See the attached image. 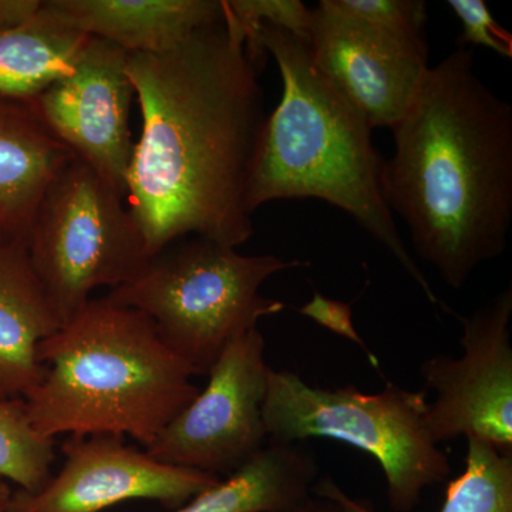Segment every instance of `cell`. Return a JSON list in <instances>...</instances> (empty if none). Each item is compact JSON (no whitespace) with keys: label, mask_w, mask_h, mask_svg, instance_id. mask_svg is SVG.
<instances>
[{"label":"cell","mask_w":512,"mask_h":512,"mask_svg":"<svg viewBox=\"0 0 512 512\" xmlns=\"http://www.w3.org/2000/svg\"><path fill=\"white\" fill-rule=\"evenodd\" d=\"M143 116L127 207L148 258L184 237L237 248L254 235L249 190L266 126L259 70L232 15L173 49L128 55Z\"/></svg>","instance_id":"6da1fadb"},{"label":"cell","mask_w":512,"mask_h":512,"mask_svg":"<svg viewBox=\"0 0 512 512\" xmlns=\"http://www.w3.org/2000/svg\"><path fill=\"white\" fill-rule=\"evenodd\" d=\"M380 188L410 229L417 254L448 286L507 248L512 221V106L458 47L429 67L402 120Z\"/></svg>","instance_id":"7a4b0ae2"},{"label":"cell","mask_w":512,"mask_h":512,"mask_svg":"<svg viewBox=\"0 0 512 512\" xmlns=\"http://www.w3.org/2000/svg\"><path fill=\"white\" fill-rule=\"evenodd\" d=\"M255 60L274 57L281 70V103L266 120L249 190V208L276 200L329 202L348 212L383 245L431 305L448 309L400 237L380 188L383 158L373 128L320 73L306 40L259 25L248 40Z\"/></svg>","instance_id":"3957f363"},{"label":"cell","mask_w":512,"mask_h":512,"mask_svg":"<svg viewBox=\"0 0 512 512\" xmlns=\"http://www.w3.org/2000/svg\"><path fill=\"white\" fill-rule=\"evenodd\" d=\"M42 380L25 397L45 439L131 437L144 450L200 387L144 313L90 299L39 346Z\"/></svg>","instance_id":"277c9868"},{"label":"cell","mask_w":512,"mask_h":512,"mask_svg":"<svg viewBox=\"0 0 512 512\" xmlns=\"http://www.w3.org/2000/svg\"><path fill=\"white\" fill-rule=\"evenodd\" d=\"M305 265L299 259L242 255L212 239L184 237L150 256L107 298L144 313L168 348L195 376H204L232 340L286 308L259 293L266 279Z\"/></svg>","instance_id":"5b68a950"},{"label":"cell","mask_w":512,"mask_h":512,"mask_svg":"<svg viewBox=\"0 0 512 512\" xmlns=\"http://www.w3.org/2000/svg\"><path fill=\"white\" fill-rule=\"evenodd\" d=\"M426 390L389 382L377 393L353 386L322 389L298 373L268 367L262 419L266 437L281 444L329 439L375 458L390 507L413 511L426 488L447 481L450 460L427 430Z\"/></svg>","instance_id":"8992f818"},{"label":"cell","mask_w":512,"mask_h":512,"mask_svg":"<svg viewBox=\"0 0 512 512\" xmlns=\"http://www.w3.org/2000/svg\"><path fill=\"white\" fill-rule=\"evenodd\" d=\"M26 247L62 325L96 289L126 284L148 259L123 195L74 156L43 195Z\"/></svg>","instance_id":"52a82bcc"},{"label":"cell","mask_w":512,"mask_h":512,"mask_svg":"<svg viewBox=\"0 0 512 512\" xmlns=\"http://www.w3.org/2000/svg\"><path fill=\"white\" fill-rule=\"evenodd\" d=\"M265 339L259 329L232 340L207 373L208 382L146 448L168 466L220 477L265 447Z\"/></svg>","instance_id":"ba28073f"},{"label":"cell","mask_w":512,"mask_h":512,"mask_svg":"<svg viewBox=\"0 0 512 512\" xmlns=\"http://www.w3.org/2000/svg\"><path fill=\"white\" fill-rule=\"evenodd\" d=\"M512 289H504L463 325V355H437L420 367L427 404L426 424L434 443L476 437L512 454Z\"/></svg>","instance_id":"9c48e42d"},{"label":"cell","mask_w":512,"mask_h":512,"mask_svg":"<svg viewBox=\"0 0 512 512\" xmlns=\"http://www.w3.org/2000/svg\"><path fill=\"white\" fill-rule=\"evenodd\" d=\"M127 56L120 47L89 37L73 69L29 104L50 133L124 200L134 150L130 110L136 96Z\"/></svg>","instance_id":"30bf717a"},{"label":"cell","mask_w":512,"mask_h":512,"mask_svg":"<svg viewBox=\"0 0 512 512\" xmlns=\"http://www.w3.org/2000/svg\"><path fill=\"white\" fill-rule=\"evenodd\" d=\"M62 450V470L35 493L13 491L8 512H103L131 500L175 510L221 481L215 474L160 463L119 436L70 437Z\"/></svg>","instance_id":"8fae6325"},{"label":"cell","mask_w":512,"mask_h":512,"mask_svg":"<svg viewBox=\"0 0 512 512\" xmlns=\"http://www.w3.org/2000/svg\"><path fill=\"white\" fill-rule=\"evenodd\" d=\"M309 49L316 67L367 121L392 130L429 69L424 36L389 32L323 8L312 9Z\"/></svg>","instance_id":"7c38bea8"},{"label":"cell","mask_w":512,"mask_h":512,"mask_svg":"<svg viewBox=\"0 0 512 512\" xmlns=\"http://www.w3.org/2000/svg\"><path fill=\"white\" fill-rule=\"evenodd\" d=\"M47 9L83 35L153 55L227 16V0H49Z\"/></svg>","instance_id":"4fadbf2b"},{"label":"cell","mask_w":512,"mask_h":512,"mask_svg":"<svg viewBox=\"0 0 512 512\" xmlns=\"http://www.w3.org/2000/svg\"><path fill=\"white\" fill-rule=\"evenodd\" d=\"M60 326L25 242L0 244V400L25 399L40 383V343Z\"/></svg>","instance_id":"5bb4252c"},{"label":"cell","mask_w":512,"mask_h":512,"mask_svg":"<svg viewBox=\"0 0 512 512\" xmlns=\"http://www.w3.org/2000/svg\"><path fill=\"white\" fill-rule=\"evenodd\" d=\"M72 157L32 106L0 103V244H26L43 195Z\"/></svg>","instance_id":"9a60e30c"},{"label":"cell","mask_w":512,"mask_h":512,"mask_svg":"<svg viewBox=\"0 0 512 512\" xmlns=\"http://www.w3.org/2000/svg\"><path fill=\"white\" fill-rule=\"evenodd\" d=\"M316 474L311 453L269 441L227 480L173 512H288L311 495Z\"/></svg>","instance_id":"2e32d148"},{"label":"cell","mask_w":512,"mask_h":512,"mask_svg":"<svg viewBox=\"0 0 512 512\" xmlns=\"http://www.w3.org/2000/svg\"><path fill=\"white\" fill-rule=\"evenodd\" d=\"M89 37L43 2L29 22L0 30V103L32 104L73 69Z\"/></svg>","instance_id":"e0dca14e"},{"label":"cell","mask_w":512,"mask_h":512,"mask_svg":"<svg viewBox=\"0 0 512 512\" xmlns=\"http://www.w3.org/2000/svg\"><path fill=\"white\" fill-rule=\"evenodd\" d=\"M440 512H512V454L468 437L466 468L447 484Z\"/></svg>","instance_id":"ac0fdd59"},{"label":"cell","mask_w":512,"mask_h":512,"mask_svg":"<svg viewBox=\"0 0 512 512\" xmlns=\"http://www.w3.org/2000/svg\"><path fill=\"white\" fill-rule=\"evenodd\" d=\"M53 461V440L37 433L25 400H0V478L35 493L52 477Z\"/></svg>","instance_id":"d6986e66"},{"label":"cell","mask_w":512,"mask_h":512,"mask_svg":"<svg viewBox=\"0 0 512 512\" xmlns=\"http://www.w3.org/2000/svg\"><path fill=\"white\" fill-rule=\"evenodd\" d=\"M323 8L406 36H424L427 5L423 0H322Z\"/></svg>","instance_id":"ffe728a7"},{"label":"cell","mask_w":512,"mask_h":512,"mask_svg":"<svg viewBox=\"0 0 512 512\" xmlns=\"http://www.w3.org/2000/svg\"><path fill=\"white\" fill-rule=\"evenodd\" d=\"M228 8L244 30L247 42L259 25L284 29L309 42L312 9L299 0H227Z\"/></svg>","instance_id":"44dd1931"},{"label":"cell","mask_w":512,"mask_h":512,"mask_svg":"<svg viewBox=\"0 0 512 512\" xmlns=\"http://www.w3.org/2000/svg\"><path fill=\"white\" fill-rule=\"evenodd\" d=\"M447 5L463 26L458 47L483 46L511 59L512 36L495 22L484 0H448Z\"/></svg>","instance_id":"7402d4cb"},{"label":"cell","mask_w":512,"mask_h":512,"mask_svg":"<svg viewBox=\"0 0 512 512\" xmlns=\"http://www.w3.org/2000/svg\"><path fill=\"white\" fill-rule=\"evenodd\" d=\"M299 313L305 318L313 320L318 323L322 328L342 336V338L350 340L363 350V353L369 359L370 365L379 369L380 362L375 353L369 346L366 345L365 340L359 335L353 323L352 306L350 303L339 301V299H330L328 296L322 295L320 292L313 293L311 301L305 303Z\"/></svg>","instance_id":"603a6c76"},{"label":"cell","mask_w":512,"mask_h":512,"mask_svg":"<svg viewBox=\"0 0 512 512\" xmlns=\"http://www.w3.org/2000/svg\"><path fill=\"white\" fill-rule=\"evenodd\" d=\"M288 512H376L362 501L349 497L332 478L315 483L312 493Z\"/></svg>","instance_id":"cb8c5ba5"},{"label":"cell","mask_w":512,"mask_h":512,"mask_svg":"<svg viewBox=\"0 0 512 512\" xmlns=\"http://www.w3.org/2000/svg\"><path fill=\"white\" fill-rule=\"evenodd\" d=\"M39 0H0V30L12 29L35 18Z\"/></svg>","instance_id":"d4e9b609"},{"label":"cell","mask_w":512,"mask_h":512,"mask_svg":"<svg viewBox=\"0 0 512 512\" xmlns=\"http://www.w3.org/2000/svg\"><path fill=\"white\" fill-rule=\"evenodd\" d=\"M12 488L9 487L8 481L0 478V512H8L10 500H12Z\"/></svg>","instance_id":"484cf974"}]
</instances>
